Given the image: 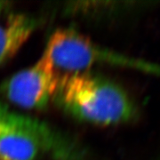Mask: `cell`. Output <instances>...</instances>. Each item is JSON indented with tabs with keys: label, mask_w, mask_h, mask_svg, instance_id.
Masks as SVG:
<instances>
[{
	"label": "cell",
	"mask_w": 160,
	"mask_h": 160,
	"mask_svg": "<svg viewBox=\"0 0 160 160\" xmlns=\"http://www.w3.org/2000/svg\"><path fill=\"white\" fill-rule=\"evenodd\" d=\"M52 101L76 119L98 126L128 123L138 114L121 86L91 70L61 75Z\"/></svg>",
	"instance_id": "cell-1"
},
{
	"label": "cell",
	"mask_w": 160,
	"mask_h": 160,
	"mask_svg": "<svg viewBox=\"0 0 160 160\" xmlns=\"http://www.w3.org/2000/svg\"><path fill=\"white\" fill-rule=\"evenodd\" d=\"M80 160L77 144L46 122L19 116L13 128L0 136V160Z\"/></svg>",
	"instance_id": "cell-2"
},
{
	"label": "cell",
	"mask_w": 160,
	"mask_h": 160,
	"mask_svg": "<svg viewBox=\"0 0 160 160\" xmlns=\"http://www.w3.org/2000/svg\"><path fill=\"white\" fill-rule=\"evenodd\" d=\"M45 51L55 70L65 71L63 75L89 70L96 63L122 65L153 74L160 72L157 65L104 50L72 29L56 30L48 40Z\"/></svg>",
	"instance_id": "cell-3"
},
{
	"label": "cell",
	"mask_w": 160,
	"mask_h": 160,
	"mask_svg": "<svg viewBox=\"0 0 160 160\" xmlns=\"http://www.w3.org/2000/svg\"><path fill=\"white\" fill-rule=\"evenodd\" d=\"M60 75L46 51L29 69L19 71L0 86L1 93L24 109H43L52 100Z\"/></svg>",
	"instance_id": "cell-4"
},
{
	"label": "cell",
	"mask_w": 160,
	"mask_h": 160,
	"mask_svg": "<svg viewBox=\"0 0 160 160\" xmlns=\"http://www.w3.org/2000/svg\"><path fill=\"white\" fill-rule=\"evenodd\" d=\"M42 22L40 17L9 9L0 13V66L17 53Z\"/></svg>",
	"instance_id": "cell-5"
},
{
	"label": "cell",
	"mask_w": 160,
	"mask_h": 160,
	"mask_svg": "<svg viewBox=\"0 0 160 160\" xmlns=\"http://www.w3.org/2000/svg\"><path fill=\"white\" fill-rule=\"evenodd\" d=\"M20 114L12 112L6 104L0 102V136L15 126Z\"/></svg>",
	"instance_id": "cell-6"
},
{
	"label": "cell",
	"mask_w": 160,
	"mask_h": 160,
	"mask_svg": "<svg viewBox=\"0 0 160 160\" xmlns=\"http://www.w3.org/2000/svg\"><path fill=\"white\" fill-rule=\"evenodd\" d=\"M11 6L12 4L10 2H7V1H0V13H2L3 12L10 9V6Z\"/></svg>",
	"instance_id": "cell-7"
}]
</instances>
